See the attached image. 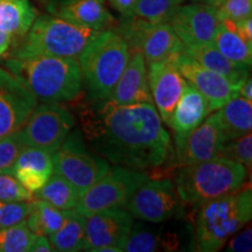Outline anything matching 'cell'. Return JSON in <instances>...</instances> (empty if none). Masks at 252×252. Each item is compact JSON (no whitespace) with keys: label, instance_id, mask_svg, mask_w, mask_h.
<instances>
[{"label":"cell","instance_id":"obj_1","mask_svg":"<svg viewBox=\"0 0 252 252\" xmlns=\"http://www.w3.org/2000/svg\"><path fill=\"white\" fill-rule=\"evenodd\" d=\"M88 108L82 112V128L99 157L138 171L167 161L171 135L152 103L117 105L105 98Z\"/></svg>","mask_w":252,"mask_h":252},{"label":"cell","instance_id":"obj_2","mask_svg":"<svg viewBox=\"0 0 252 252\" xmlns=\"http://www.w3.org/2000/svg\"><path fill=\"white\" fill-rule=\"evenodd\" d=\"M5 67L42 102H70L80 96L83 87L76 58L47 55L11 58L5 61Z\"/></svg>","mask_w":252,"mask_h":252},{"label":"cell","instance_id":"obj_3","mask_svg":"<svg viewBox=\"0 0 252 252\" xmlns=\"http://www.w3.org/2000/svg\"><path fill=\"white\" fill-rule=\"evenodd\" d=\"M252 191L243 186L235 193L208 201L197 207L194 222L195 248L201 252H215L228 239L250 222Z\"/></svg>","mask_w":252,"mask_h":252},{"label":"cell","instance_id":"obj_4","mask_svg":"<svg viewBox=\"0 0 252 252\" xmlns=\"http://www.w3.org/2000/svg\"><path fill=\"white\" fill-rule=\"evenodd\" d=\"M247 176L248 168L244 165L219 157L180 167L174 185L182 204L197 208L214 198L239 190L245 185Z\"/></svg>","mask_w":252,"mask_h":252},{"label":"cell","instance_id":"obj_5","mask_svg":"<svg viewBox=\"0 0 252 252\" xmlns=\"http://www.w3.org/2000/svg\"><path fill=\"white\" fill-rule=\"evenodd\" d=\"M130 59V49L115 30L99 31L77 58L91 100L108 98Z\"/></svg>","mask_w":252,"mask_h":252},{"label":"cell","instance_id":"obj_6","mask_svg":"<svg viewBox=\"0 0 252 252\" xmlns=\"http://www.w3.org/2000/svg\"><path fill=\"white\" fill-rule=\"evenodd\" d=\"M98 32L56 15H40L13 50L12 58L47 55L77 59Z\"/></svg>","mask_w":252,"mask_h":252},{"label":"cell","instance_id":"obj_7","mask_svg":"<svg viewBox=\"0 0 252 252\" xmlns=\"http://www.w3.org/2000/svg\"><path fill=\"white\" fill-rule=\"evenodd\" d=\"M52 157L54 173L70 182L81 195L110 168L108 160L89 152L80 130L69 133Z\"/></svg>","mask_w":252,"mask_h":252},{"label":"cell","instance_id":"obj_8","mask_svg":"<svg viewBox=\"0 0 252 252\" xmlns=\"http://www.w3.org/2000/svg\"><path fill=\"white\" fill-rule=\"evenodd\" d=\"M147 179L149 176L138 169L121 165L110 167L96 184L81 195L75 209L88 217L108 208L126 207Z\"/></svg>","mask_w":252,"mask_h":252},{"label":"cell","instance_id":"obj_9","mask_svg":"<svg viewBox=\"0 0 252 252\" xmlns=\"http://www.w3.org/2000/svg\"><path fill=\"white\" fill-rule=\"evenodd\" d=\"M115 31L124 37L130 52H140L146 63L169 62L185 48L168 23L152 24L135 17L124 18Z\"/></svg>","mask_w":252,"mask_h":252},{"label":"cell","instance_id":"obj_10","mask_svg":"<svg viewBox=\"0 0 252 252\" xmlns=\"http://www.w3.org/2000/svg\"><path fill=\"white\" fill-rule=\"evenodd\" d=\"M75 125V118L60 103L43 102L36 105L21 128L26 146L54 153Z\"/></svg>","mask_w":252,"mask_h":252},{"label":"cell","instance_id":"obj_11","mask_svg":"<svg viewBox=\"0 0 252 252\" xmlns=\"http://www.w3.org/2000/svg\"><path fill=\"white\" fill-rule=\"evenodd\" d=\"M125 208L133 219L160 223L181 215L182 202L176 193L174 182L168 179H147Z\"/></svg>","mask_w":252,"mask_h":252},{"label":"cell","instance_id":"obj_12","mask_svg":"<svg viewBox=\"0 0 252 252\" xmlns=\"http://www.w3.org/2000/svg\"><path fill=\"white\" fill-rule=\"evenodd\" d=\"M133 216L125 207H113L91 214L87 217L84 231V251L97 252L105 247L124 251L130 234Z\"/></svg>","mask_w":252,"mask_h":252},{"label":"cell","instance_id":"obj_13","mask_svg":"<svg viewBox=\"0 0 252 252\" xmlns=\"http://www.w3.org/2000/svg\"><path fill=\"white\" fill-rule=\"evenodd\" d=\"M36 105V97L23 82L0 67V139L20 131Z\"/></svg>","mask_w":252,"mask_h":252},{"label":"cell","instance_id":"obj_14","mask_svg":"<svg viewBox=\"0 0 252 252\" xmlns=\"http://www.w3.org/2000/svg\"><path fill=\"white\" fill-rule=\"evenodd\" d=\"M185 80L206 97L210 112L222 108L226 102L238 96L239 88L222 75L204 68L185 52L179 53L171 61Z\"/></svg>","mask_w":252,"mask_h":252},{"label":"cell","instance_id":"obj_15","mask_svg":"<svg viewBox=\"0 0 252 252\" xmlns=\"http://www.w3.org/2000/svg\"><path fill=\"white\" fill-rule=\"evenodd\" d=\"M220 23L216 7L200 1L182 4L168 21L185 47L212 43Z\"/></svg>","mask_w":252,"mask_h":252},{"label":"cell","instance_id":"obj_16","mask_svg":"<svg viewBox=\"0 0 252 252\" xmlns=\"http://www.w3.org/2000/svg\"><path fill=\"white\" fill-rule=\"evenodd\" d=\"M226 141L216 113L208 115L201 125L175 146L176 163L184 167L219 158Z\"/></svg>","mask_w":252,"mask_h":252},{"label":"cell","instance_id":"obj_17","mask_svg":"<svg viewBox=\"0 0 252 252\" xmlns=\"http://www.w3.org/2000/svg\"><path fill=\"white\" fill-rule=\"evenodd\" d=\"M147 80L153 105L162 123L168 125L176 103L184 94L188 82L171 62L149 63Z\"/></svg>","mask_w":252,"mask_h":252},{"label":"cell","instance_id":"obj_18","mask_svg":"<svg viewBox=\"0 0 252 252\" xmlns=\"http://www.w3.org/2000/svg\"><path fill=\"white\" fill-rule=\"evenodd\" d=\"M108 99L117 105H130L135 103H152L146 61L138 50H131L130 59Z\"/></svg>","mask_w":252,"mask_h":252},{"label":"cell","instance_id":"obj_19","mask_svg":"<svg viewBox=\"0 0 252 252\" xmlns=\"http://www.w3.org/2000/svg\"><path fill=\"white\" fill-rule=\"evenodd\" d=\"M209 113L210 110L206 97L188 82L168 123V126L174 132L175 146L181 144L198 125H201Z\"/></svg>","mask_w":252,"mask_h":252},{"label":"cell","instance_id":"obj_20","mask_svg":"<svg viewBox=\"0 0 252 252\" xmlns=\"http://www.w3.org/2000/svg\"><path fill=\"white\" fill-rule=\"evenodd\" d=\"M54 13L69 23L94 31L117 26V21L105 7L104 0H64L54 9Z\"/></svg>","mask_w":252,"mask_h":252},{"label":"cell","instance_id":"obj_21","mask_svg":"<svg viewBox=\"0 0 252 252\" xmlns=\"http://www.w3.org/2000/svg\"><path fill=\"white\" fill-rule=\"evenodd\" d=\"M53 172L52 153L37 147L26 146L15 161L13 175L28 191L34 194L46 184Z\"/></svg>","mask_w":252,"mask_h":252},{"label":"cell","instance_id":"obj_22","mask_svg":"<svg viewBox=\"0 0 252 252\" xmlns=\"http://www.w3.org/2000/svg\"><path fill=\"white\" fill-rule=\"evenodd\" d=\"M184 52L193 58L195 61L214 72L222 75L232 84L241 87L245 78L249 76L248 65H242L230 61L213 43L185 47Z\"/></svg>","mask_w":252,"mask_h":252},{"label":"cell","instance_id":"obj_23","mask_svg":"<svg viewBox=\"0 0 252 252\" xmlns=\"http://www.w3.org/2000/svg\"><path fill=\"white\" fill-rule=\"evenodd\" d=\"M220 128L226 140H232L250 133L252 130V104L241 96H236L216 110Z\"/></svg>","mask_w":252,"mask_h":252},{"label":"cell","instance_id":"obj_24","mask_svg":"<svg viewBox=\"0 0 252 252\" xmlns=\"http://www.w3.org/2000/svg\"><path fill=\"white\" fill-rule=\"evenodd\" d=\"M212 43L230 61L248 67L251 65L252 45L248 43L238 33L232 21H220Z\"/></svg>","mask_w":252,"mask_h":252},{"label":"cell","instance_id":"obj_25","mask_svg":"<svg viewBox=\"0 0 252 252\" xmlns=\"http://www.w3.org/2000/svg\"><path fill=\"white\" fill-rule=\"evenodd\" d=\"M30 0H0V31L23 37L36 19Z\"/></svg>","mask_w":252,"mask_h":252},{"label":"cell","instance_id":"obj_26","mask_svg":"<svg viewBox=\"0 0 252 252\" xmlns=\"http://www.w3.org/2000/svg\"><path fill=\"white\" fill-rule=\"evenodd\" d=\"M86 220L87 217L78 210H68L61 228L48 236L54 250L61 252L81 251L83 249Z\"/></svg>","mask_w":252,"mask_h":252},{"label":"cell","instance_id":"obj_27","mask_svg":"<svg viewBox=\"0 0 252 252\" xmlns=\"http://www.w3.org/2000/svg\"><path fill=\"white\" fill-rule=\"evenodd\" d=\"M34 195L37 200L45 201L62 210L75 209L81 197V194L70 182L54 172Z\"/></svg>","mask_w":252,"mask_h":252},{"label":"cell","instance_id":"obj_28","mask_svg":"<svg viewBox=\"0 0 252 252\" xmlns=\"http://www.w3.org/2000/svg\"><path fill=\"white\" fill-rule=\"evenodd\" d=\"M67 212L42 200H32V210L26 219V224L33 234L49 236L61 228Z\"/></svg>","mask_w":252,"mask_h":252},{"label":"cell","instance_id":"obj_29","mask_svg":"<svg viewBox=\"0 0 252 252\" xmlns=\"http://www.w3.org/2000/svg\"><path fill=\"white\" fill-rule=\"evenodd\" d=\"M184 2L185 0H138L133 17L152 24L168 23Z\"/></svg>","mask_w":252,"mask_h":252},{"label":"cell","instance_id":"obj_30","mask_svg":"<svg viewBox=\"0 0 252 252\" xmlns=\"http://www.w3.org/2000/svg\"><path fill=\"white\" fill-rule=\"evenodd\" d=\"M36 235L33 234L25 222L9 228L0 229V252H27Z\"/></svg>","mask_w":252,"mask_h":252},{"label":"cell","instance_id":"obj_31","mask_svg":"<svg viewBox=\"0 0 252 252\" xmlns=\"http://www.w3.org/2000/svg\"><path fill=\"white\" fill-rule=\"evenodd\" d=\"M162 238L140 223H133L128 237L126 239L124 251L127 252H153L161 247Z\"/></svg>","mask_w":252,"mask_h":252},{"label":"cell","instance_id":"obj_32","mask_svg":"<svg viewBox=\"0 0 252 252\" xmlns=\"http://www.w3.org/2000/svg\"><path fill=\"white\" fill-rule=\"evenodd\" d=\"M25 147L26 144L20 131L0 139V173L13 174L15 161Z\"/></svg>","mask_w":252,"mask_h":252},{"label":"cell","instance_id":"obj_33","mask_svg":"<svg viewBox=\"0 0 252 252\" xmlns=\"http://www.w3.org/2000/svg\"><path fill=\"white\" fill-rule=\"evenodd\" d=\"M220 157L228 158L242 163L250 169L252 165V135L247 133L236 139L228 140L223 147Z\"/></svg>","mask_w":252,"mask_h":252},{"label":"cell","instance_id":"obj_34","mask_svg":"<svg viewBox=\"0 0 252 252\" xmlns=\"http://www.w3.org/2000/svg\"><path fill=\"white\" fill-rule=\"evenodd\" d=\"M32 210V201H0V229L25 222Z\"/></svg>","mask_w":252,"mask_h":252},{"label":"cell","instance_id":"obj_35","mask_svg":"<svg viewBox=\"0 0 252 252\" xmlns=\"http://www.w3.org/2000/svg\"><path fill=\"white\" fill-rule=\"evenodd\" d=\"M33 194L28 191L13 174L0 173V201H32Z\"/></svg>","mask_w":252,"mask_h":252},{"label":"cell","instance_id":"obj_36","mask_svg":"<svg viewBox=\"0 0 252 252\" xmlns=\"http://www.w3.org/2000/svg\"><path fill=\"white\" fill-rule=\"evenodd\" d=\"M216 11L220 21L230 20L232 23H238L251 17L252 0H224L216 7Z\"/></svg>","mask_w":252,"mask_h":252},{"label":"cell","instance_id":"obj_37","mask_svg":"<svg viewBox=\"0 0 252 252\" xmlns=\"http://www.w3.org/2000/svg\"><path fill=\"white\" fill-rule=\"evenodd\" d=\"M226 251L230 252H248L252 248V230L245 229L244 231L239 230L234 236H231L226 242Z\"/></svg>","mask_w":252,"mask_h":252},{"label":"cell","instance_id":"obj_38","mask_svg":"<svg viewBox=\"0 0 252 252\" xmlns=\"http://www.w3.org/2000/svg\"><path fill=\"white\" fill-rule=\"evenodd\" d=\"M138 0H109V2L116 11L119 12L123 18L133 17V11Z\"/></svg>","mask_w":252,"mask_h":252},{"label":"cell","instance_id":"obj_39","mask_svg":"<svg viewBox=\"0 0 252 252\" xmlns=\"http://www.w3.org/2000/svg\"><path fill=\"white\" fill-rule=\"evenodd\" d=\"M30 251H32V252H50V251H55V250H54V248H53L52 243H50L48 236L36 235L33 244L31 245Z\"/></svg>","mask_w":252,"mask_h":252},{"label":"cell","instance_id":"obj_40","mask_svg":"<svg viewBox=\"0 0 252 252\" xmlns=\"http://www.w3.org/2000/svg\"><path fill=\"white\" fill-rule=\"evenodd\" d=\"M236 28H237L238 33L243 36V39L247 41L248 43L252 45V19L249 17L244 20L235 23Z\"/></svg>","mask_w":252,"mask_h":252},{"label":"cell","instance_id":"obj_41","mask_svg":"<svg viewBox=\"0 0 252 252\" xmlns=\"http://www.w3.org/2000/svg\"><path fill=\"white\" fill-rule=\"evenodd\" d=\"M238 96L243 97L248 100H252V81L250 76L245 78L243 83H242L241 88H239Z\"/></svg>","mask_w":252,"mask_h":252},{"label":"cell","instance_id":"obj_42","mask_svg":"<svg viewBox=\"0 0 252 252\" xmlns=\"http://www.w3.org/2000/svg\"><path fill=\"white\" fill-rule=\"evenodd\" d=\"M12 39H13V36L0 31V56H2L7 52L12 43Z\"/></svg>","mask_w":252,"mask_h":252},{"label":"cell","instance_id":"obj_43","mask_svg":"<svg viewBox=\"0 0 252 252\" xmlns=\"http://www.w3.org/2000/svg\"><path fill=\"white\" fill-rule=\"evenodd\" d=\"M201 2H204V4L214 6V7H219V6L222 4L224 0H200Z\"/></svg>","mask_w":252,"mask_h":252},{"label":"cell","instance_id":"obj_44","mask_svg":"<svg viewBox=\"0 0 252 252\" xmlns=\"http://www.w3.org/2000/svg\"><path fill=\"white\" fill-rule=\"evenodd\" d=\"M191 1H200V0H191ZM201 2V1H200Z\"/></svg>","mask_w":252,"mask_h":252}]
</instances>
